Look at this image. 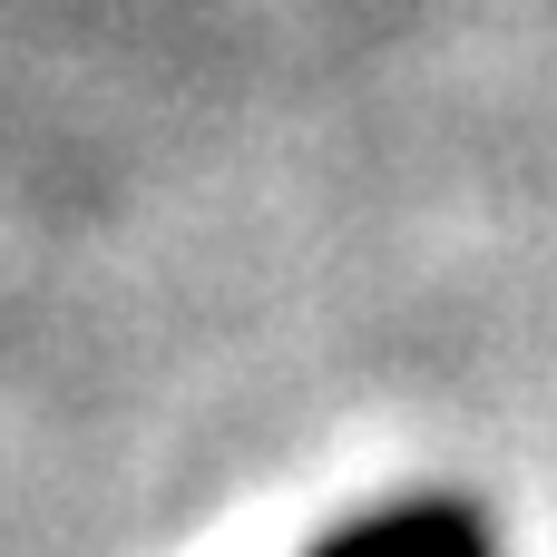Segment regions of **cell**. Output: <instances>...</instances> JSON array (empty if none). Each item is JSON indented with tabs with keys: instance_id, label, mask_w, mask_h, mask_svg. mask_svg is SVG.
Here are the masks:
<instances>
[{
	"instance_id": "obj_2",
	"label": "cell",
	"mask_w": 557,
	"mask_h": 557,
	"mask_svg": "<svg viewBox=\"0 0 557 557\" xmlns=\"http://www.w3.org/2000/svg\"><path fill=\"white\" fill-rule=\"evenodd\" d=\"M431 557H490V529L470 499H431Z\"/></svg>"
},
{
	"instance_id": "obj_1",
	"label": "cell",
	"mask_w": 557,
	"mask_h": 557,
	"mask_svg": "<svg viewBox=\"0 0 557 557\" xmlns=\"http://www.w3.org/2000/svg\"><path fill=\"white\" fill-rule=\"evenodd\" d=\"M313 557H431V499H401V509H382L362 529H333Z\"/></svg>"
}]
</instances>
